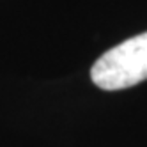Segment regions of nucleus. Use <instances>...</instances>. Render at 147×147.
I'll return each mask as SVG.
<instances>
[{
  "instance_id": "f257e3e1",
  "label": "nucleus",
  "mask_w": 147,
  "mask_h": 147,
  "mask_svg": "<svg viewBox=\"0 0 147 147\" xmlns=\"http://www.w3.org/2000/svg\"><path fill=\"white\" fill-rule=\"evenodd\" d=\"M90 78L103 90H121L147 80V32L103 53L90 69Z\"/></svg>"
}]
</instances>
